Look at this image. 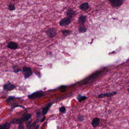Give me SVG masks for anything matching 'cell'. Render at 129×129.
Here are the masks:
<instances>
[{
    "mask_svg": "<svg viewBox=\"0 0 129 129\" xmlns=\"http://www.w3.org/2000/svg\"><path fill=\"white\" fill-rule=\"evenodd\" d=\"M22 117L19 119H13L11 120V123L13 124H20L28 121L32 117V114H29L28 113H24L22 115Z\"/></svg>",
    "mask_w": 129,
    "mask_h": 129,
    "instance_id": "cell-1",
    "label": "cell"
},
{
    "mask_svg": "<svg viewBox=\"0 0 129 129\" xmlns=\"http://www.w3.org/2000/svg\"><path fill=\"white\" fill-rule=\"evenodd\" d=\"M44 96H45V94L43 92V91H37L33 93L32 94L28 95V99L33 100L38 98Z\"/></svg>",
    "mask_w": 129,
    "mask_h": 129,
    "instance_id": "cell-2",
    "label": "cell"
},
{
    "mask_svg": "<svg viewBox=\"0 0 129 129\" xmlns=\"http://www.w3.org/2000/svg\"><path fill=\"white\" fill-rule=\"evenodd\" d=\"M22 73L25 79H27L32 76L33 74L32 69L30 67L24 66L23 67Z\"/></svg>",
    "mask_w": 129,
    "mask_h": 129,
    "instance_id": "cell-3",
    "label": "cell"
},
{
    "mask_svg": "<svg viewBox=\"0 0 129 129\" xmlns=\"http://www.w3.org/2000/svg\"><path fill=\"white\" fill-rule=\"evenodd\" d=\"M72 22V18L69 17H66L61 20L59 22V25L61 26H68Z\"/></svg>",
    "mask_w": 129,
    "mask_h": 129,
    "instance_id": "cell-4",
    "label": "cell"
},
{
    "mask_svg": "<svg viewBox=\"0 0 129 129\" xmlns=\"http://www.w3.org/2000/svg\"><path fill=\"white\" fill-rule=\"evenodd\" d=\"M46 34L49 38L55 37L57 35L56 30L54 28H50L46 31Z\"/></svg>",
    "mask_w": 129,
    "mask_h": 129,
    "instance_id": "cell-5",
    "label": "cell"
},
{
    "mask_svg": "<svg viewBox=\"0 0 129 129\" xmlns=\"http://www.w3.org/2000/svg\"><path fill=\"white\" fill-rule=\"evenodd\" d=\"M16 86L13 85L9 81H8L7 83L3 86L4 90L7 91L13 90L16 88Z\"/></svg>",
    "mask_w": 129,
    "mask_h": 129,
    "instance_id": "cell-6",
    "label": "cell"
},
{
    "mask_svg": "<svg viewBox=\"0 0 129 129\" xmlns=\"http://www.w3.org/2000/svg\"><path fill=\"white\" fill-rule=\"evenodd\" d=\"M53 103H54L53 102H49V103H48L46 105L45 107H44L42 108V114L43 116H45L47 114L48 111H49V109L51 107L52 105H53Z\"/></svg>",
    "mask_w": 129,
    "mask_h": 129,
    "instance_id": "cell-7",
    "label": "cell"
},
{
    "mask_svg": "<svg viewBox=\"0 0 129 129\" xmlns=\"http://www.w3.org/2000/svg\"><path fill=\"white\" fill-rule=\"evenodd\" d=\"M124 2V0H115L111 5L113 8L120 7L123 5Z\"/></svg>",
    "mask_w": 129,
    "mask_h": 129,
    "instance_id": "cell-8",
    "label": "cell"
},
{
    "mask_svg": "<svg viewBox=\"0 0 129 129\" xmlns=\"http://www.w3.org/2000/svg\"><path fill=\"white\" fill-rule=\"evenodd\" d=\"M87 16L83 14L80 15L78 18V23L80 26H84V23L86 21Z\"/></svg>",
    "mask_w": 129,
    "mask_h": 129,
    "instance_id": "cell-9",
    "label": "cell"
},
{
    "mask_svg": "<svg viewBox=\"0 0 129 129\" xmlns=\"http://www.w3.org/2000/svg\"><path fill=\"white\" fill-rule=\"evenodd\" d=\"M66 15L67 16L69 17L72 18L74 17L76 15V12L72 8H68L66 11Z\"/></svg>",
    "mask_w": 129,
    "mask_h": 129,
    "instance_id": "cell-10",
    "label": "cell"
},
{
    "mask_svg": "<svg viewBox=\"0 0 129 129\" xmlns=\"http://www.w3.org/2000/svg\"><path fill=\"white\" fill-rule=\"evenodd\" d=\"M117 94V92L116 91L112 92H110L109 93L101 94L98 95L97 97L98 98H103L105 97H110L113 96Z\"/></svg>",
    "mask_w": 129,
    "mask_h": 129,
    "instance_id": "cell-11",
    "label": "cell"
},
{
    "mask_svg": "<svg viewBox=\"0 0 129 129\" xmlns=\"http://www.w3.org/2000/svg\"><path fill=\"white\" fill-rule=\"evenodd\" d=\"M7 47L11 50H16L18 47V45L15 42H10L7 45Z\"/></svg>",
    "mask_w": 129,
    "mask_h": 129,
    "instance_id": "cell-12",
    "label": "cell"
},
{
    "mask_svg": "<svg viewBox=\"0 0 129 129\" xmlns=\"http://www.w3.org/2000/svg\"><path fill=\"white\" fill-rule=\"evenodd\" d=\"M89 5L88 3L87 2L83 3L79 6V8L83 12H85L89 8Z\"/></svg>",
    "mask_w": 129,
    "mask_h": 129,
    "instance_id": "cell-13",
    "label": "cell"
},
{
    "mask_svg": "<svg viewBox=\"0 0 129 129\" xmlns=\"http://www.w3.org/2000/svg\"><path fill=\"white\" fill-rule=\"evenodd\" d=\"M100 122V119L98 117H95L92 122L91 124L93 128H96L99 126Z\"/></svg>",
    "mask_w": 129,
    "mask_h": 129,
    "instance_id": "cell-14",
    "label": "cell"
},
{
    "mask_svg": "<svg viewBox=\"0 0 129 129\" xmlns=\"http://www.w3.org/2000/svg\"><path fill=\"white\" fill-rule=\"evenodd\" d=\"M11 126V123L6 122L0 125V129H10Z\"/></svg>",
    "mask_w": 129,
    "mask_h": 129,
    "instance_id": "cell-15",
    "label": "cell"
},
{
    "mask_svg": "<svg viewBox=\"0 0 129 129\" xmlns=\"http://www.w3.org/2000/svg\"><path fill=\"white\" fill-rule=\"evenodd\" d=\"M87 98V97L84 96H82L81 94H79L77 97V99L78 100L79 102H81L85 100Z\"/></svg>",
    "mask_w": 129,
    "mask_h": 129,
    "instance_id": "cell-16",
    "label": "cell"
},
{
    "mask_svg": "<svg viewBox=\"0 0 129 129\" xmlns=\"http://www.w3.org/2000/svg\"><path fill=\"white\" fill-rule=\"evenodd\" d=\"M61 32L62 34L66 37L71 34L72 33V31L68 30H63L61 31Z\"/></svg>",
    "mask_w": 129,
    "mask_h": 129,
    "instance_id": "cell-17",
    "label": "cell"
},
{
    "mask_svg": "<svg viewBox=\"0 0 129 129\" xmlns=\"http://www.w3.org/2000/svg\"><path fill=\"white\" fill-rule=\"evenodd\" d=\"M12 68L13 70H14V72H15L16 74L18 73V72H20L21 71H22L21 68L18 66H14Z\"/></svg>",
    "mask_w": 129,
    "mask_h": 129,
    "instance_id": "cell-18",
    "label": "cell"
},
{
    "mask_svg": "<svg viewBox=\"0 0 129 129\" xmlns=\"http://www.w3.org/2000/svg\"><path fill=\"white\" fill-rule=\"evenodd\" d=\"M78 31L80 33H84L87 32V29L85 26H80L78 28Z\"/></svg>",
    "mask_w": 129,
    "mask_h": 129,
    "instance_id": "cell-19",
    "label": "cell"
},
{
    "mask_svg": "<svg viewBox=\"0 0 129 129\" xmlns=\"http://www.w3.org/2000/svg\"><path fill=\"white\" fill-rule=\"evenodd\" d=\"M17 107L21 108L24 109V110H26V111H27L26 109V108L24 106L22 105H17V104H14L12 105V107H11V110H13V109Z\"/></svg>",
    "mask_w": 129,
    "mask_h": 129,
    "instance_id": "cell-20",
    "label": "cell"
},
{
    "mask_svg": "<svg viewBox=\"0 0 129 129\" xmlns=\"http://www.w3.org/2000/svg\"><path fill=\"white\" fill-rule=\"evenodd\" d=\"M8 9L10 11H13L16 10V7L14 4L10 3L8 6Z\"/></svg>",
    "mask_w": 129,
    "mask_h": 129,
    "instance_id": "cell-21",
    "label": "cell"
},
{
    "mask_svg": "<svg viewBox=\"0 0 129 129\" xmlns=\"http://www.w3.org/2000/svg\"><path fill=\"white\" fill-rule=\"evenodd\" d=\"M77 118L78 121L81 122H82L84 120V116L81 114H78Z\"/></svg>",
    "mask_w": 129,
    "mask_h": 129,
    "instance_id": "cell-22",
    "label": "cell"
},
{
    "mask_svg": "<svg viewBox=\"0 0 129 129\" xmlns=\"http://www.w3.org/2000/svg\"><path fill=\"white\" fill-rule=\"evenodd\" d=\"M32 119H31L30 120H28V121L27 122L26 124L27 129H29L30 127V125H31V124H32Z\"/></svg>",
    "mask_w": 129,
    "mask_h": 129,
    "instance_id": "cell-23",
    "label": "cell"
},
{
    "mask_svg": "<svg viewBox=\"0 0 129 129\" xmlns=\"http://www.w3.org/2000/svg\"><path fill=\"white\" fill-rule=\"evenodd\" d=\"M67 87V86H66L62 85L61 86H60L59 88H60V90L61 92H64L66 91V88Z\"/></svg>",
    "mask_w": 129,
    "mask_h": 129,
    "instance_id": "cell-24",
    "label": "cell"
},
{
    "mask_svg": "<svg viewBox=\"0 0 129 129\" xmlns=\"http://www.w3.org/2000/svg\"><path fill=\"white\" fill-rule=\"evenodd\" d=\"M37 122H38V121H37V120H36L34 123H32L29 129H34Z\"/></svg>",
    "mask_w": 129,
    "mask_h": 129,
    "instance_id": "cell-25",
    "label": "cell"
},
{
    "mask_svg": "<svg viewBox=\"0 0 129 129\" xmlns=\"http://www.w3.org/2000/svg\"><path fill=\"white\" fill-rule=\"evenodd\" d=\"M59 111L60 112L62 113H65L66 112V109L64 106H62L59 109Z\"/></svg>",
    "mask_w": 129,
    "mask_h": 129,
    "instance_id": "cell-26",
    "label": "cell"
},
{
    "mask_svg": "<svg viewBox=\"0 0 129 129\" xmlns=\"http://www.w3.org/2000/svg\"><path fill=\"white\" fill-rule=\"evenodd\" d=\"M36 120H37V121L38 122V121L40 119V118L41 117V113L40 112L38 111L37 112V113H36Z\"/></svg>",
    "mask_w": 129,
    "mask_h": 129,
    "instance_id": "cell-27",
    "label": "cell"
},
{
    "mask_svg": "<svg viewBox=\"0 0 129 129\" xmlns=\"http://www.w3.org/2000/svg\"><path fill=\"white\" fill-rule=\"evenodd\" d=\"M18 129H25L24 125L23 123L19 124L18 128Z\"/></svg>",
    "mask_w": 129,
    "mask_h": 129,
    "instance_id": "cell-28",
    "label": "cell"
},
{
    "mask_svg": "<svg viewBox=\"0 0 129 129\" xmlns=\"http://www.w3.org/2000/svg\"><path fill=\"white\" fill-rule=\"evenodd\" d=\"M46 117L45 116H44V117L42 118V119L41 120V122H43L45 121V119H46Z\"/></svg>",
    "mask_w": 129,
    "mask_h": 129,
    "instance_id": "cell-29",
    "label": "cell"
},
{
    "mask_svg": "<svg viewBox=\"0 0 129 129\" xmlns=\"http://www.w3.org/2000/svg\"><path fill=\"white\" fill-rule=\"evenodd\" d=\"M109 0V2L110 4H112V3L113 2L115 1V0Z\"/></svg>",
    "mask_w": 129,
    "mask_h": 129,
    "instance_id": "cell-30",
    "label": "cell"
},
{
    "mask_svg": "<svg viewBox=\"0 0 129 129\" xmlns=\"http://www.w3.org/2000/svg\"><path fill=\"white\" fill-rule=\"evenodd\" d=\"M39 128H40V125H39V124H38V125H36V127H35V129H39Z\"/></svg>",
    "mask_w": 129,
    "mask_h": 129,
    "instance_id": "cell-31",
    "label": "cell"
},
{
    "mask_svg": "<svg viewBox=\"0 0 129 129\" xmlns=\"http://www.w3.org/2000/svg\"><path fill=\"white\" fill-rule=\"evenodd\" d=\"M128 91V92H129V88H128V89H127Z\"/></svg>",
    "mask_w": 129,
    "mask_h": 129,
    "instance_id": "cell-32",
    "label": "cell"
},
{
    "mask_svg": "<svg viewBox=\"0 0 129 129\" xmlns=\"http://www.w3.org/2000/svg\"><path fill=\"white\" fill-rule=\"evenodd\" d=\"M13 0V1H15V0Z\"/></svg>",
    "mask_w": 129,
    "mask_h": 129,
    "instance_id": "cell-33",
    "label": "cell"
},
{
    "mask_svg": "<svg viewBox=\"0 0 129 129\" xmlns=\"http://www.w3.org/2000/svg\"></svg>",
    "mask_w": 129,
    "mask_h": 129,
    "instance_id": "cell-34",
    "label": "cell"
}]
</instances>
